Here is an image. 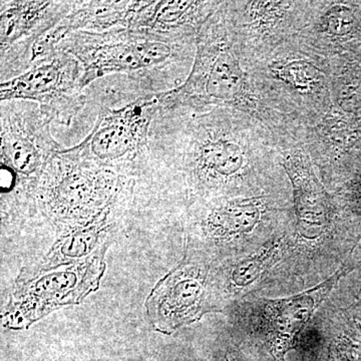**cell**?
I'll return each mask as SVG.
<instances>
[{"label":"cell","mask_w":361,"mask_h":361,"mask_svg":"<svg viewBox=\"0 0 361 361\" xmlns=\"http://www.w3.org/2000/svg\"><path fill=\"white\" fill-rule=\"evenodd\" d=\"M63 149L49 161L32 195V212L56 227L89 219L130 179Z\"/></svg>","instance_id":"obj_1"},{"label":"cell","mask_w":361,"mask_h":361,"mask_svg":"<svg viewBox=\"0 0 361 361\" xmlns=\"http://www.w3.org/2000/svg\"><path fill=\"white\" fill-rule=\"evenodd\" d=\"M182 35L153 30L116 28L103 32L71 33L59 44L84 68L87 89L99 78L114 73H137L164 68L174 59Z\"/></svg>","instance_id":"obj_2"},{"label":"cell","mask_w":361,"mask_h":361,"mask_svg":"<svg viewBox=\"0 0 361 361\" xmlns=\"http://www.w3.org/2000/svg\"><path fill=\"white\" fill-rule=\"evenodd\" d=\"M104 253L51 268L23 270L1 314L2 326L23 330L54 311L82 303L97 291L106 272Z\"/></svg>","instance_id":"obj_3"},{"label":"cell","mask_w":361,"mask_h":361,"mask_svg":"<svg viewBox=\"0 0 361 361\" xmlns=\"http://www.w3.org/2000/svg\"><path fill=\"white\" fill-rule=\"evenodd\" d=\"M222 13L212 11L199 26L191 73L180 87L161 92V103L201 109L232 104L243 94L245 73L230 42Z\"/></svg>","instance_id":"obj_4"},{"label":"cell","mask_w":361,"mask_h":361,"mask_svg":"<svg viewBox=\"0 0 361 361\" xmlns=\"http://www.w3.org/2000/svg\"><path fill=\"white\" fill-rule=\"evenodd\" d=\"M52 121L30 101L0 102V167L11 171L16 187L11 204L27 206L49 161L61 148L51 133Z\"/></svg>","instance_id":"obj_5"},{"label":"cell","mask_w":361,"mask_h":361,"mask_svg":"<svg viewBox=\"0 0 361 361\" xmlns=\"http://www.w3.org/2000/svg\"><path fill=\"white\" fill-rule=\"evenodd\" d=\"M160 104L161 92H149L122 108L102 106L92 132L71 148L85 160L135 178Z\"/></svg>","instance_id":"obj_6"},{"label":"cell","mask_w":361,"mask_h":361,"mask_svg":"<svg viewBox=\"0 0 361 361\" xmlns=\"http://www.w3.org/2000/svg\"><path fill=\"white\" fill-rule=\"evenodd\" d=\"M82 78L80 61L56 49L18 77L0 82V102H33L52 122L70 125L87 103Z\"/></svg>","instance_id":"obj_7"},{"label":"cell","mask_w":361,"mask_h":361,"mask_svg":"<svg viewBox=\"0 0 361 361\" xmlns=\"http://www.w3.org/2000/svg\"><path fill=\"white\" fill-rule=\"evenodd\" d=\"M75 1H0V78L18 77L32 66L33 47L73 11Z\"/></svg>","instance_id":"obj_8"},{"label":"cell","mask_w":361,"mask_h":361,"mask_svg":"<svg viewBox=\"0 0 361 361\" xmlns=\"http://www.w3.org/2000/svg\"><path fill=\"white\" fill-rule=\"evenodd\" d=\"M135 179L130 178L102 210L80 222L59 226L56 242L39 269L82 262L106 253L122 229L134 202Z\"/></svg>","instance_id":"obj_9"},{"label":"cell","mask_w":361,"mask_h":361,"mask_svg":"<svg viewBox=\"0 0 361 361\" xmlns=\"http://www.w3.org/2000/svg\"><path fill=\"white\" fill-rule=\"evenodd\" d=\"M206 281V270L186 260L161 279L146 300L154 329L171 334L198 319L203 311Z\"/></svg>","instance_id":"obj_10"},{"label":"cell","mask_w":361,"mask_h":361,"mask_svg":"<svg viewBox=\"0 0 361 361\" xmlns=\"http://www.w3.org/2000/svg\"><path fill=\"white\" fill-rule=\"evenodd\" d=\"M360 265L353 267L345 266L315 289L270 304L268 315L272 329H269L268 342L271 355L275 360H283L287 351L295 348L297 337L304 325L310 320L327 293L334 288V285L341 276Z\"/></svg>","instance_id":"obj_11"},{"label":"cell","mask_w":361,"mask_h":361,"mask_svg":"<svg viewBox=\"0 0 361 361\" xmlns=\"http://www.w3.org/2000/svg\"><path fill=\"white\" fill-rule=\"evenodd\" d=\"M285 170L294 189L298 226L304 236H319L329 223V198L305 157L297 154L285 158Z\"/></svg>","instance_id":"obj_12"},{"label":"cell","mask_w":361,"mask_h":361,"mask_svg":"<svg viewBox=\"0 0 361 361\" xmlns=\"http://www.w3.org/2000/svg\"><path fill=\"white\" fill-rule=\"evenodd\" d=\"M200 1H137L128 28L186 35L190 20L207 6Z\"/></svg>","instance_id":"obj_13"},{"label":"cell","mask_w":361,"mask_h":361,"mask_svg":"<svg viewBox=\"0 0 361 361\" xmlns=\"http://www.w3.org/2000/svg\"><path fill=\"white\" fill-rule=\"evenodd\" d=\"M262 214V203L258 199H236L213 207L203 219L202 228L206 236L225 241L251 232Z\"/></svg>","instance_id":"obj_14"},{"label":"cell","mask_w":361,"mask_h":361,"mask_svg":"<svg viewBox=\"0 0 361 361\" xmlns=\"http://www.w3.org/2000/svg\"><path fill=\"white\" fill-rule=\"evenodd\" d=\"M278 245H271L269 250H263L259 255L241 261L232 271L231 282L236 288H244L247 285L253 283L259 275L262 273L263 268L268 263L265 261L271 260L273 255H277Z\"/></svg>","instance_id":"obj_15"},{"label":"cell","mask_w":361,"mask_h":361,"mask_svg":"<svg viewBox=\"0 0 361 361\" xmlns=\"http://www.w3.org/2000/svg\"><path fill=\"white\" fill-rule=\"evenodd\" d=\"M272 70L287 84L299 90L308 89L319 80V71L314 66L303 61L276 65L273 66Z\"/></svg>","instance_id":"obj_16"},{"label":"cell","mask_w":361,"mask_h":361,"mask_svg":"<svg viewBox=\"0 0 361 361\" xmlns=\"http://www.w3.org/2000/svg\"><path fill=\"white\" fill-rule=\"evenodd\" d=\"M353 23V14L350 11L341 6L331 7L326 11L323 18L325 30L334 35H343L349 32Z\"/></svg>","instance_id":"obj_17"}]
</instances>
